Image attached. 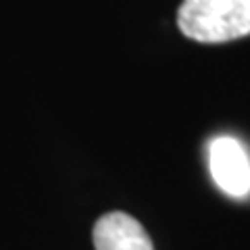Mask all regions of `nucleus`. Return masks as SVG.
<instances>
[{"instance_id":"obj_1","label":"nucleus","mask_w":250,"mask_h":250,"mask_svg":"<svg viewBox=\"0 0 250 250\" xmlns=\"http://www.w3.org/2000/svg\"><path fill=\"white\" fill-rule=\"evenodd\" d=\"M177 25L190 40L223 44L250 36V0H184Z\"/></svg>"},{"instance_id":"obj_2","label":"nucleus","mask_w":250,"mask_h":250,"mask_svg":"<svg viewBox=\"0 0 250 250\" xmlns=\"http://www.w3.org/2000/svg\"><path fill=\"white\" fill-rule=\"evenodd\" d=\"M208 169L219 190L231 198L250 194V156L240 140L217 136L208 142Z\"/></svg>"},{"instance_id":"obj_3","label":"nucleus","mask_w":250,"mask_h":250,"mask_svg":"<svg viewBox=\"0 0 250 250\" xmlns=\"http://www.w3.org/2000/svg\"><path fill=\"white\" fill-rule=\"evenodd\" d=\"M92 240L96 250H154L142 223L121 210L100 217L94 225Z\"/></svg>"}]
</instances>
